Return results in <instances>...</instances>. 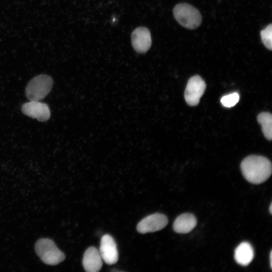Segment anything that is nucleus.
I'll return each mask as SVG.
<instances>
[{
    "label": "nucleus",
    "instance_id": "ddd939ff",
    "mask_svg": "<svg viewBox=\"0 0 272 272\" xmlns=\"http://www.w3.org/2000/svg\"><path fill=\"white\" fill-rule=\"evenodd\" d=\"M258 123L261 126L264 136L270 141L272 139V115L269 112H261L257 117Z\"/></svg>",
    "mask_w": 272,
    "mask_h": 272
},
{
    "label": "nucleus",
    "instance_id": "f8f14e48",
    "mask_svg": "<svg viewBox=\"0 0 272 272\" xmlns=\"http://www.w3.org/2000/svg\"><path fill=\"white\" fill-rule=\"evenodd\" d=\"M254 257V250L251 244L247 242L240 243L235 249L234 258L239 264L248 265Z\"/></svg>",
    "mask_w": 272,
    "mask_h": 272
},
{
    "label": "nucleus",
    "instance_id": "39448f33",
    "mask_svg": "<svg viewBox=\"0 0 272 272\" xmlns=\"http://www.w3.org/2000/svg\"><path fill=\"white\" fill-rule=\"evenodd\" d=\"M206 87V83L200 76L195 75L190 78L184 93L186 102L190 106L197 105L205 92Z\"/></svg>",
    "mask_w": 272,
    "mask_h": 272
},
{
    "label": "nucleus",
    "instance_id": "f257e3e1",
    "mask_svg": "<svg viewBox=\"0 0 272 272\" xmlns=\"http://www.w3.org/2000/svg\"><path fill=\"white\" fill-rule=\"evenodd\" d=\"M240 168L246 180L255 184H259L266 181L272 172L270 161L261 156H247L241 162Z\"/></svg>",
    "mask_w": 272,
    "mask_h": 272
},
{
    "label": "nucleus",
    "instance_id": "9d476101",
    "mask_svg": "<svg viewBox=\"0 0 272 272\" xmlns=\"http://www.w3.org/2000/svg\"><path fill=\"white\" fill-rule=\"evenodd\" d=\"M83 265L88 272H97L101 269L102 258L96 248L90 247L86 250L83 256Z\"/></svg>",
    "mask_w": 272,
    "mask_h": 272
},
{
    "label": "nucleus",
    "instance_id": "9b49d317",
    "mask_svg": "<svg viewBox=\"0 0 272 272\" xmlns=\"http://www.w3.org/2000/svg\"><path fill=\"white\" fill-rule=\"evenodd\" d=\"M195 216L190 213H184L179 216L173 225L174 231L180 234H186L192 230L196 226Z\"/></svg>",
    "mask_w": 272,
    "mask_h": 272
},
{
    "label": "nucleus",
    "instance_id": "dca6fc26",
    "mask_svg": "<svg viewBox=\"0 0 272 272\" xmlns=\"http://www.w3.org/2000/svg\"><path fill=\"white\" fill-rule=\"evenodd\" d=\"M272 251H271L270 252V255H269V261H270V267L271 268L272 267V262H271V260H272Z\"/></svg>",
    "mask_w": 272,
    "mask_h": 272
},
{
    "label": "nucleus",
    "instance_id": "2eb2a0df",
    "mask_svg": "<svg viewBox=\"0 0 272 272\" xmlns=\"http://www.w3.org/2000/svg\"><path fill=\"white\" fill-rule=\"evenodd\" d=\"M239 100V94L234 92L222 97L221 99V103L224 107L230 108L235 105Z\"/></svg>",
    "mask_w": 272,
    "mask_h": 272
},
{
    "label": "nucleus",
    "instance_id": "7ed1b4c3",
    "mask_svg": "<svg viewBox=\"0 0 272 272\" xmlns=\"http://www.w3.org/2000/svg\"><path fill=\"white\" fill-rule=\"evenodd\" d=\"M174 16L183 27L194 29L201 24V16L199 11L192 6L182 3L177 5L173 9Z\"/></svg>",
    "mask_w": 272,
    "mask_h": 272
},
{
    "label": "nucleus",
    "instance_id": "1a4fd4ad",
    "mask_svg": "<svg viewBox=\"0 0 272 272\" xmlns=\"http://www.w3.org/2000/svg\"><path fill=\"white\" fill-rule=\"evenodd\" d=\"M131 39L133 48L140 53L146 52L152 44L150 32L146 27L135 29L131 34Z\"/></svg>",
    "mask_w": 272,
    "mask_h": 272
},
{
    "label": "nucleus",
    "instance_id": "0eeeda50",
    "mask_svg": "<svg viewBox=\"0 0 272 272\" xmlns=\"http://www.w3.org/2000/svg\"><path fill=\"white\" fill-rule=\"evenodd\" d=\"M22 111L26 115L36 118L40 121H45L50 116L48 106L37 101H30L25 103L22 107Z\"/></svg>",
    "mask_w": 272,
    "mask_h": 272
},
{
    "label": "nucleus",
    "instance_id": "f03ea898",
    "mask_svg": "<svg viewBox=\"0 0 272 272\" xmlns=\"http://www.w3.org/2000/svg\"><path fill=\"white\" fill-rule=\"evenodd\" d=\"M35 250L41 260L47 264L56 265L65 258L64 253L58 248L53 240L48 238L39 239L35 244Z\"/></svg>",
    "mask_w": 272,
    "mask_h": 272
},
{
    "label": "nucleus",
    "instance_id": "4468645a",
    "mask_svg": "<svg viewBox=\"0 0 272 272\" xmlns=\"http://www.w3.org/2000/svg\"><path fill=\"white\" fill-rule=\"evenodd\" d=\"M262 43L268 49H272V25L270 24L260 32Z\"/></svg>",
    "mask_w": 272,
    "mask_h": 272
},
{
    "label": "nucleus",
    "instance_id": "423d86ee",
    "mask_svg": "<svg viewBox=\"0 0 272 272\" xmlns=\"http://www.w3.org/2000/svg\"><path fill=\"white\" fill-rule=\"evenodd\" d=\"M168 222V218L165 215L155 213L142 219L138 224L137 229L142 234L154 232L164 228Z\"/></svg>",
    "mask_w": 272,
    "mask_h": 272
},
{
    "label": "nucleus",
    "instance_id": "6e6552de",
    "mask_svg": "<svg viewBox=\"0 0 272 272\" xmlns=\"http://www.w3.org/2000/svg\"><path fill=\"white\" fill-rule=\"evenodd\" d=\"M101 256L107 264L115 263L118 259V253L116 243L110 235H104L101 239L100 246Z\"/></svg>",
    "mask_w": 272,
    "mask_h": 272
},
{
    "label": "nucleus",
    "instance_id": "f3484780",
    "mask_svg": "<svg viewBox=\"0 0 272 272\" xmlns=\"http://www.w3.org/2000/svg\"><path fill=\"white\" fill-rule=\"evenodd\" d=\"M269 213L270 214H272V204L271 203L270 206H269Z\"/></svg>",
    "mask_w": 272,
    "mask_h": 272
},
{
    "label": "nucleus",
    "instance_id": "20e7f679",
    "mask_svg": "<svg viewBox=\"0 0 272 272\" xmlns=\"http://www.w3.org/2000/svg\"><path fill=\"white\" fill-rule=\"evenodd\" d=\"M53 86L52 78L47 75H40L33 78L26 88V95L30 101H39L50 92Z\"/></svg>",
    "mask_w": 272,
    "mask_h": 272
}]
</instances>
